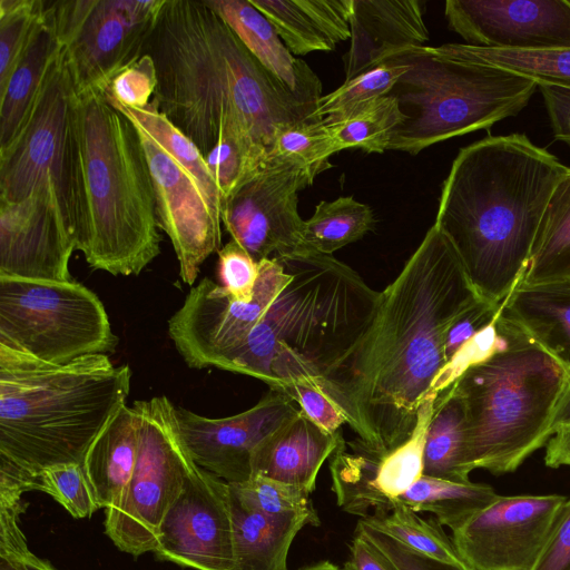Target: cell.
<instances>
[{"label": "cell", "instance_id": "6da1fadb", "mask_svg": "<svg viewBox=\"0 0 570 570\" xmlns=\"http://www.w3.org/2000/svg\"><path fill=\"white\" fill-rule=\"evenodd\" d=\"M480 298L453 244L433 224L381 292L365 334L318 382L365 446L385 453L411 438L446 364V333Z\"/></svg>", "mask_w": 570, "mask_h": 570}, {"label": "cell", "instance_id": "7a4b0ae2", "mask_svg": "<svg viewBox=\"0 0 570 570\" xmlns=\"http://www.w3.org/2000/svg\"><path fill=\"white\" fill-rule=\"evenodd\" d=\"M145 53L156 66L159 110L204 157L224 130L268 156L279 128L321 118V81L288 87L205 1L165 0Z\"/></svg>", "mask_w": 570, "mask_h": 570}, {"label": "cell", "instance_id": "7c38bea8", "mask_svg": "<svg viewBox=\"0 0 570 570\" xmlns=\"http://www.w3.org/2000/svg\"><path fill=\"white\" fill-rule=\"evenodd\" d=\"M165 0L47 1L76 91H104L144 53Z\"/></svg>", "mask_w": 570, "mask_h": 570}, {"label": "cell", "instance_id": "6f0895ef", "mask_svg": "<svg viewBox=\"0 0 570 570\" xmlns=\"http://www.w3.org/2000/svg\"><path fill=\"white\" fill-rule=\"evenodd\" d=\"M299 570H341V569L330 561H322V562L302 568Z\"/></svg>", "mask_w": 570, "mask_h": 570}, {"label": "cell", "instance_id": "f546056e", "mask_svg": "<svg viewBox=\"0 0 570 570\" xmlns=\"http://www.w3.org/2000/svg\"><path fill=\"white\" fill-rule=\"evenodd\" d=\"M465 409L453 385L442 391L428 426L423 475L453 482L470 481L466 459Z\"/></svg>", "mask_w": 570, "mask_h": 570}, {"label": "cell", "instance_id": "ffe728a7", "mask_svg": "<svg viewBox=\"0 0 570 570\" xmlns=\"http://www.w3.org/2000/svg\"><path fill=\"white\" fill-rule=\"evenodd\" d=\"M138 131L153 178L159 228L173 244L181 281L193 285L202 264L220 249V215L197 181L146 132Z\"/></svg>", "mask_w": 570, "mask_h": 570}, {"label": "cell", "instance_id": "2e32d148", "mask_svg": "<svg viewBox=\"0 0 570 570\" xmlns=\"http://www.w3.org/2000/svg\"><path fill=\"white\" fill-rule=\"evenodd\" d=\"M153 552L195 570H234L229 483L196 465L167 511Z\"/></svg>", "mask_w": 570, "mask_h": 570}, {"label": "cell", "instance_id": "1f68e13d", "mask_svg": "<svg viewBox=\"0 0 570 570\" xmlns=\"http://www.w3.org/2000/svg\"><path fill=\"white\" fill-rule=\"evenodd\" d=\"M499 494L484 483L453 482L422 475L405 493L392 501L415 512H430L452 531L494 501Z\"/></svg>", "mask_w": 570, "mask_h": 570}, {"label": "cell", "instance_id": "ac0fdd59", "mask_svg": "<svg viewBox=\"0 0 570 570\" xmlns=\"http://www.w3.org/2000/svg\"><path fill=\"white\" fill-rule=\"evenodd\" d=\"M449 28L466 45L494 50L570 48V1L448 0Z\"/></svg>", "mask_w": 570, "mask_h": 570}, {"label": "cell", "instance_id": "4316f807", "mask_svg": "<svg viewBox=\"0 0 570 570\" xmlns=\"http://www.w3.org/2000/svg\"><path fill=\"white\" fill-rule=\"evenodd\" d=\"M138 422L122 405L90 444L82 461L99 509L114 507L130 481L138 455Z\"/></svg>", "mask_w": 570, "mask_h": 570}, {"label": "cell", "instance_id": "d6a6232c", "mask_svg": "<svg viewBox=\"0 0 570 570\" xmlns=\"http://www.w3.org/2000/svg\"><path fill=\"white\" fill-rule=\"evenodd\" d=\"M108 100V99H107ZM132 124L156 141L199 185L213 209L220 215L223 199L206 159L199 148L183 134L153 100L142 108H130L109 101Z\"/></svg>", "mask_w": 570, "mask_h": 570}, {"label": "cell", "instance_id": "52a82bcc", "mask_svg": "<svg viewBox=\"0 0 570 570\" xmlns=\"http://www.w3.org/2000/svg\"><path fill=\"white\" fill-rule=\"evenodd\" d=\"M497 325L498 348L452 385L465 409L470 468L501 475L550 440L570 372L515 324L499 315Z\"/></svg>", "mask_w": 570, "mask_h": 570}, {"label": "cell", "instance_id": "f1b7e54d", "mask_svg": "<svg viewBox=\"0 0 570 570\" xmlns=\"http://www.w3.org/2000/svg\"><path fill=\"white\" fill-rule=\"evenodd\" d=\"M236 33L249 52L293 89L318 81L302 59L286 48L274 27L249 0H205Z\"/></svg>", "mask_w": 570, "mask_h": 570}, {"label": "cell", "instance_id": "836d02e7", "mask_svg": "<svg viewBox=\"0 0 570 570\" xmlns=\"http://www.w3.org/2000/svg\"><path fill=\"white\" fill-rule=\"evenodd\" d=\"M405 117L397 99L387 95L352 110L323 118L337 150L360 148L367 154H382L389 149L396 128Z\"/></svg>", "mask_w": 570, "mask_h": 570}, {"label": "cell", "instance_id": "f6af8a7d", "mask_svg": "<svg viewBox=\"0 0 570 570\" xmlns=\"http://www.w3.org/2000/svg\"><path fill=\"white\" fill-rule=\"evenodd\" d=\"M217 253L220 286L237 301H250L258 277V263L234 239Z\"/></svg>", "mask_w": 570, "mask_h": 570}, {"label": "cell", "instance_id": "60d3db41", "mask_svg": "<svg viewBox=\"0 0 570 570\" xmlns=\"http://www.w3.org/2000/svg\"><path fill=\"white\" fill-rule=\"evenodd\" d=\"M232 491L247 507L269 517H303L314 527L320 524L309 493L303 489L268 479L252 475L240 483H229Z\"/></svg>", "mask_w": 570, "mask_h": 570}, {"label": "cell", "instance_id": "5bb4252c", "mask_svg": "<svg viewBox=\"0 0 570 570\" xmlns=\"http://www.w3.org/2000/svg\"><path fill=\"white\" fill-rule=\"evenodd\" d=\"M314 177L289 164H266L223 204L225 229L256 262L306 249L298 191ZM273 256V257H274Z\"/></svg>", "mask_w": 570, "mask_h": 570}, {"label": "cell", "instance_id": "d590c367", "mask_svg": "<svg viewBox=\"0 0 570 570\" xmlns=\"http://www.w3.org/2000/svg\"><path fill=\"white\" fill-rule=\"evenodd\" d=\"M375 225L370 206L352 196L333 202L322 200L313 215L304 220V243L307 248L331 255L335 250L361 239Z\"/></svg>", "mask_w": 570, "mask_h": 570}, {"label": "cell", "instance_id": "c3c4849f", "mask_svg": "<svg viewBox=\"0 0 570 570\" xmlns=\"http://www.w3.org/2000/svg\"><path fill=\"white\" fill-rule=\"evenodd\" d=\"M376 547L397 570H474L466 563H449L413 551L385 533L374 529L363 519L356 530Z\"/></svg>", "mask_w": 570, "mask_h": 570}, {"label": "cell", "instance_id": "44dd1931", "mask_svg": "<svg viewBox=\"0 0 570 570\" xmlns=\"http://www.w3.org/2000/svg\"><path fill=\"white\" fill-rule=\"evenodd\" d=\"M76 243L55 199L36 193L24 200H0V276L72 281L69 261Z\"/></svg>", "mask_w": 570, "mask_h": 570}, {"label": "cell", "instance_id": "b9f144b4", "mask_svg": "<svg viewBox=\"0 0 570 570\" xmlns=\"http://www.w3.org/2000/svg\"><path fill=\"white\" fill-rule=\"evenodd\" d=\"M45 8L43 0H0V88L8 80Z\"/></svg>", "mask_w": 570, "mask_h": 570}, {"label": "cell", "instance_id": "9a60e30c", "mask_svg": "<svg viewBox=\"0 0 570 570\" xmlns=\"http://www.w3.org/2000/svg\"><path fill=\"white\" fill-rule=\"evenodd\" d=\"M559 494L499 495L452 531L474 570H531L566 501Z\"/></svg>", "mask_w": 570, "mask_h": 570}, {"label": "cell", "instance_id": "ee69618b", "mask_svg": "<svg viewBox=\"0 0 570 570\" xmlns=\"http://www.w3.org/2000/svg\"><path fill=\"white\" fill-rule=\"evenodd\" d=\"M157 85L155 62L149 55L144 53L117 72L102 92L109 101L130 108H142L153 100Z\"/></svg>", "mask_w": 570, "mask_h": 570}, {"label": "cell", "instance_id": "ba28073f", "mask_svg": "<svg viewBox=\"0 0 570 570\" xmlns=\"http://www.w3.org/2000/svg\"><path fill=\"white\" fill-rule=\"evenodd\" d=\"M392 57L407 65L389 94L397 99L405 119L387 150L416 155L449 138L489 130L517 116L538 89L529 77L448 59L429 46H413Z\"/></svg>", "mask_w": 570, "mask_h": 570}, {"label": "cell", "instance_id": "484cf974", "mask_svg": "<svg viewBox=\"0 0 570 570\" xmlns=\"http://www.w3.org/2000/svg\"><path fill=\"white\" fill-rule=\"evenodd\" d=\"M61 50L47 1L8 80L0 88V149L7 147L23 126L53 59Z\"/></svg>", "mask_w": 570, "mask_h": 570}, {"label": "cell", "instance_id": "e575fe53", "mask_svg": "<svg viewBox=\"0 0 570 570\" xmlns=\"http://www.w3.org/2000/svg\"><path fill=\"white\" fill-rule=\"evenodd\" d=\"M441 57L503 68L538 82L570 89V48L546 51L494 50L466 43H445L431 47Z\"/></svg>", "mask_w": 570, "mask_h": 570}, {"label": "cell", "instance_id": "816d5d0a", "mask_svg": "<svg viewBox=\"0 0 570 570\" xmlns=\"http://www.w3.org/2000/svg\"><path fill=\"white\" fill-rule=\"evenodd\" d=\"M531 570H570V499H567Z\"/></svg>", "mask_w": 570, "mask_h": 570}, {"label": "cell", "instance_id": "bcb514c9", "mask_svg": "<svg viewBox=\"0 0 570 570\" xmlns=\"http://www.w3.org/2000/svg\"><path fill=\"white\" fill-rule=\"evenodd\" d=\"M19 518L17 512L0 514V570H59L29 549Z\"/></svg>", "mask_w": 570, "mask_h": 570}, {"label": "cell", "instance_id": "5b68a950", "mask_svg": "<svg viewBox=\"0 0 570 570\" xmlns=\"http://www.w3.org/2000/svg\"><path fill=\"white\" fill-rule=\"evenodd\" d=\"M291 277L246 338L217 368L283 390L316 383L362 338L381 292L315 249L276 256Z\"/></svg>", "mask_w": 570, "mask_h": 570}, {"label": "cell", "instance_id": "8992f818", "mask_svg": "<svg viewBox=\"0 0 570 570\" xmlns=\"http://www.w3.org/2000/svg\"><path fill=\"white\" fill-rule=\"evenodd\" d=\"M76 131V250L94 271L139 275L160 254L161 242L153 178L139 131L98 89L77 92Z\"/></svg>", "mask_w": 570, "mask_h": 570}, {"label": "cell", "instance_id": "f5cc1de1", "mask_svg": "<svg viewBox=\"0 0 570 570\" xmlns=\"http://www.w3.org/2000/svg\"><path fill=\"white\" fill-rule=\"evenodd\" d=\"M537 87L543 98L553 136L570 146V89L547 82Z\"/></svg>", "mask_w": 570, "mask_h": 570}, {"label": "cell", "instance_id": "9f6ffc18", "mask_svg": "<svg viewBox=\"0 0 570 570\" xmlns=\"http://www.w3.org/2000/svg\"><path fill=\"white\" fill-rule=\"evenodd\" d=\"M570 423V377L554 409L551 432L552 435L561 428Z\"/></svg>", "mask_w": 570, "mask_h": 570}, {"label": "cell", "instance_id": "681fc988", "mask_svg": "<svg viewBox=\"0 0 570 570\" xmlns=\"http://www.w3.org/2000/svg\"><path fill=\"white\" fill-rule=\"evenodd\" d=\"M502 303L480 298L464 311L450 326L445 338L446 363L483 328L492 324L501 312Z\"/></svg>", "mask_w": 570, "mask_h": 570}, {"label": "cell", "instance_id": "83f0119b", "mask_svg": "<svg viewBox=\"0 0 570 570\" xmlns=\"http://www.w3.org/2000/svg\"><path fill=\"white\" fill-rule=\"evenodd\" d=\"M230 488V487H229ZM234 527V570H288L294 538L305 525L303 517H269L244 504L230 489Z\"/></svg>", "mask_w": 570, "mask_h": 570}, {"label": "cell", "instance_id": "ab89813d", "mask_svg": "<svg viewBox=\"0 0 570 570\" xmlns=\"http://www.w3.org/2000/svg\"><path fill=\"white\" fill-rule=\"evenodd\" d=\"M407 65L389 58L380 65L345 80L334 91L320 99L316 115L321 118L343 115L353 108L387 96Z\"/></svg>", "mask_w": 570, "mask_h": 570}, {"label": "cell", "instance_id": "8fae6325", "mask_svg": "<svg viewBox=\"0 0 570 570\" xmlns=\"http://www.w3.org/2000/svg\"><path fill=\"white\" fill-rule=\"evenodd\" d=\"M138 422V455L118 502L105 510V532L122 552H153L160 524L196 468L176 420V406L165 396L132 404Z\"/></svg>", "mask_w": 570, "mask_h": 570}, {"label": "cell", "instance_id": "7dc6e473", "mask_svg": "<svg viewBox=\"0 0 570 570\" xmlns=\"http://www.w3.org/2000/svg\"><path fill=\"white\" fill-rule=\"evenodd\" d=\"M501 334L497 320L472 337L441 370L430 392L440 394L452 385L470 366L489 357L498 348Z\"/></svg>", "mask_w": 570, "mask_h": 570}, {"label": "cell", "instance_id": "f907efd6", "mask_svg": "<svg viewBox=\"0 0 570 570\" xmlns=\"http://www.w3.org/2000/svg\"><path fill=\"white\" fill-rule=\"evenodd\" d=\"M281 392L298 403L304 414L325 431L337 432L346 423L342 412L316 383L298 382Z\"/></svg>", "mask_w": 570, "mask_h": 570}, {"label": "cell", "instance_id": "277c9868", "mask_svg": "<svg viewBox=\"0 0 570 570\" xmlns=\"http://www.w3.org/2000/svg\"><path fill=\"white\" fill-rule=\"evenodd\" d=\"M130 379L129 365L106 354L55 365L0 344V490L35 491L42 471L82 464Z\"/></svg>", "mask_w": 570, "mask_h": 570}, {"label": "cell", "instance_id": "603a6c76", "mask_svg": "<svg viewBox=\"0 0 570 570\" xmlns=\"http://www.w3.org/2000/svg\"><path fill=\"white\" fill-rule=\"evenodd\" d=\"M344 442L299 412L265 439L252 459V475H261L314 491L325 460Z\"/></svg>", "mask_w": 570, "mask_h": 570}, {"label": "cell", "instance_id": "4fadbf2b", "mask_svg": "<svg viewBox=\"0 0 570 570\" xmlns=\"http://www.w3.org/2000/svg\"><path fill=\"white\" fill-rule=\"evenodd\" d=\"M291 275L278 257L258 263L253 297L242 302L208 277L191 287L168 321V334L191 368L218 367L249 334Z\"/></svg>", "mask_w": 570, "mask_h": 570}, {"label": "cell", "instance_id": "11a10c76", "mask_svg": "<svg viewBox=\"0 0 570 570\" xmlns=\"http://www.w3.org/2000/svg\"><path fill=\"white\" fill-rule=\"evenodd\" d=\"M544 463L552 469L570 466V423L558 430L548 441Z\"/></svg>", "mask_w": 570, "mask_h": 570}, {"label": "cell", "instance_id": "7402d4cb", "mask_svg": "<svg viewBox=\"0 0 570 570\" xmlns=\"http://www.w3.org/2000/svg\"><path fill=\"white\" fill-rule=\"evenodd\" d=\"M350 29L345 80L430 38L420 0H353Z\"/></svg>", "mask_w": 570, "mask_h": 570}, {"label": "cell", "instance_id": "d4e9b609", "mask_svg": "<svg viewBox=\"0 0 570 570\" xmlns=\"http://www.w3.org/2000/svg\"><path fill=\"white\" fill-rule=\"evenodd\" d=\"M292 55L331 51L351 37L353 0H249Z\"/></svg>", "mask_w": 570, "mask_h": 570}, {"label": "cell", "instance_id": "7bdbcfd3", "mask_svg": "<svg viewBox=\"0 0 570 570\" xmlns=\"http://www.w3.org/2000/svg\"><path fill=\"white\" fill-rule=\"evenodd\" d=\"M35 491L52 497L75 519L90 518L99 509L80 463L60 464L42 471Z\"/></svg>", "mask_w": 570, "mask_h": 570}, {"label": "cell", "instance_id": "e0dca14e", "mask_svg": "<svg viewBox=\"0 0 570 570\" xmlns=\"http://www.w3.org/2000/svg\"><path fill=\"white\" fill-rule=\"evenodd\" d=\"M439 394L429 392L419 409L411 438L390 452H376L361 441H345L332 454V490L338 507L366 518L392 510V501L405 493L423 475V455L429 423Z\"/></svg>", "mask_w": 570, "mask_h": 570}, {"label": "cell", "instance_id": "d6986e66", "mask_svg": "<svg viewBox=\"0 0 570 570\" xmlns=\"http://www.w3.org/2000/svg\"><path fill=\"white\" fill-rule=\"evenodd\" d=\"M294 403L271 389L253 407L236 415L210 419L176 406V420L197 465L228 483H240L252 476L257 446L299 412Z\"/></svg>", "mask_w": 570, "mask_h": 570}, {"label": "cell", "instance_id": "f35d334b", "mask_svg": "<svg viewBox=\"0 0 570 570\" xmlns=\"http://www.w3.org/2000/svg\"><path fill=\"white\" fill-rule=\"evenodd\" d=\"M205 159L224 204L247 178L266 164L267 154L245 137L224 130Z\"/></svg>", "mask_w": 570, "mask_h": 570}, {"label": "cell", "instance_id": "9c48e42d", "mask_svg": "<svg viewBox=\"0 0 570 570\" xmlns=\"http://www.w3.org/2000/svg\"><path fill=\"white\" fill-rule=\"evenodd\" d=\"M76 98L61 47L23 126L0 149V200L18 203L36 193L50 195L73 239L79 207Z\"/></svg>", "mask_w": 570, "mask_h": 570}, {"label": "cell", "instance_id": "4dcf8cb0", "mask_svg": "<svg viewBox=\"0 0 570 570\" xmlns=\"http://www.w3.org/2000/svg\"><path fill=\"white\" fill-rule=\"evenodd\" d=\"M570 276V168L552 190L519 283L532 284Z\"/></svg>", "mask_w": 570, "mask_h": 570}, {"label": "cell", "instance_id": "cb8c5ba5", "mask_svg": "<svg viewBox=\"0 0 570 570\" xmlns=\"http://www.w3.org/2000/svg\"><path fill=\"white\" fill-rule=\"evenodd\" d=\"M500 316L520 327L570 372V276L518 283Z\"/></svg>", "mask_w": 570, "mask_h": 570}, {"label": "cell", "instance_id": "8d00e7d4", "mask_svg": "<svg viewBox=\"0 0 570 570\" xmlns=\"http://www.w3.org/2000/svg\"><path fill=\"white\" fill-rule=\"evenodd\" d=\"M362 519L417 553L443 562L465 563L452 538L446 535L436 519L425 520L403 505H395L384 514H371Z\"/></svg>", "mask_w": 570, "mask_h": 570}, {"label": "cell", "instance_id": "3957f363", "mask_svg": "<svg viewBox=\"0 0 570 570\" xmlns=\"http://www.w3.org/2000/svg\"><path fill=\"white\" fill-rule=\"evenodd\" d=\"M567 167L525 135L488 136L459 150L435 225L478 294L503 303L527 268L550 195Z\"/></svg>", "mask_w": 570, "mask_h": 570}, {"label": "cell", "instance_id": "db71d44e", "mask_svg": "<svg viewBox=\"0 0 570 570\" xmlns=\"http://www.w3.org/2000/svg\"><path fill=\"white\" fill-rule=\"evenodd\" d=\"M343 570H397L364 535L355 531Z\"/></svg>", "mask_w": 570, "mask_h": 570}, {"label": "cell", "instance_id": "30bf717a", "mask_svg": "<svg viewBox=\"0 0 570 570\" xmlns=\"http://www.w3.org/2000/svg\"><path fill=\"white\" fill-rule=\"evenodd\" d=\"M0 344L61 365L118 344L100 298L85 285L0 276Z\"/></svg>", "mask_w": 570, "mask_h": 570}, {"label": "cell", "instance_id": "74e56055", "mask_svg": "<svg viewBox=\"0 0 570 570\" xmlns=\"http://www.w3.org/2000/svg\"><path fill=\"white\" fill-rule=\"evenodd\" d=\"M336 153V144L323 118H316L279 128L267 160L298 166L315 178L331 167L328 158Z\"/></svg>", "mask_w": 570, "mask_h": 570}]
</instances>
